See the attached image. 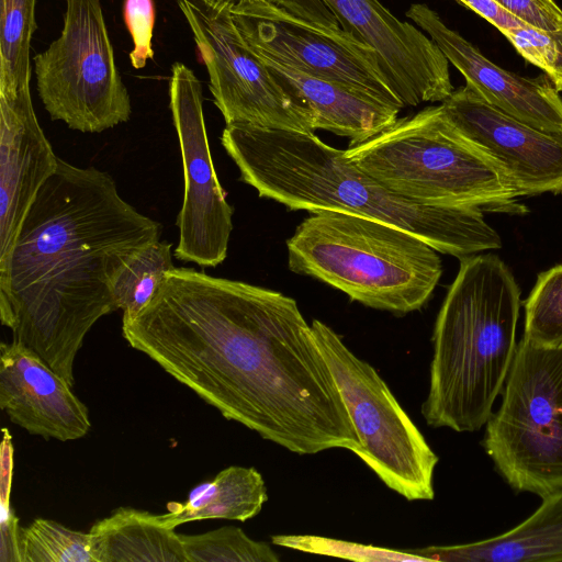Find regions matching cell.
I'll return each instance as SVG.
<instances>
[{"label":"cell","instance_id":"17","mask_svg":"<svg viewBox=\"0 0 562 562\" xmlns=\"http://www.w3.org/2000/svg\"><path fill=\"white\" fill-rule=\"evenodd\" d=\"M57 164L58 157L37 121L30 87L0 94V263Z\"/></svg>","mask_w":562,"mask_h":562},{"label":"cell","instance_id":"18","mask_svg":"<svg viewBox=\"0 0 562 562\" xmlns=\"http://www.w3.org/2000/svg\"><path fill=\"white\" fill-rule=\"evenodd\" d=\"M259 56V55H258ZM281 81L289 85L316 114V130L363 143L391 126L403 108L359 87L307 74L259 56Z\"/></svg>","mask_w":562,"mask_h":562},{"label":"cell","instance_id":"9","mask_svg":"<svg viewBox=\"0 0 562 562\" xmlns=\"http://www.w3.org/2000/svg\"><path fill=\"white\" fill-rule=\"evenodd\" d=\"M65 3L60 35L33 57L37 92L52 120L82 133H100L130 120L131 98L101 0Z\"/></svg>","mask_w":562,"mask_h":562},{"label":"cell","instance_id":"29","mask_svg":"<svg viewBox=\"0 0 562 562\" xmlns=\"http://www.w3.org/2000/svg\"><path fill=\"white\" fill-rule=\"evenodd\" d=\"M123 18L133 41L130 60L135 69L144 68L154 57L153 31L156 10L153 0H124Z\"/></svg>","mask_w":562,"mask_h":562},{"label":"cell","instance_id":"3","mask_svg":"<svg viewBox=\"0 0 562 562\" xmlns=\"http://www.w3.org/2000/svg\"><path fill=\"white\" fill-rule=\"evenodd\" d=\"M221 143L243 182L289 210H333L385 222L459 259L502 247L481 209L401 195L314 133L228 124Z\"/></svg>","mask_w":562,"mask_h":562},{"label":"cell","instance_id":"19","mask_svg":"<svg viewBox=\"0 0 562 562\" xmlns=\"http://www.w3.org/2000/svg\"><path fill=\"white\" fill-rule=\"evenodd\" d=\"M407 551L429 561L445 562H562V490L542 497L531 516L499 536Z\"/></svg>","mask_w":562,"mask_h":562},{"label":"cell","instance_id":"22","mask_svg":"<svg viewBox=\"0 0 562 562\" xmlns=\"http://www.w3.org/2000/svg\"><path fill=\"white\" fill-rule=\"evenodd\" d=\"M171 243L156 240L134 252L116 273L112 293L122 323L134 319L154 296L172 263Z\"/></svg>","mask_w":562,"mask_h":562},{"label":"cell","instance_id":"7","mask_svg":"<svg viewBox=\"0 0 562 562\" xmlns=\"http://www.w3.org/2000/svg\"><path fill=\"white\" fill-rule=\"evenodd\" d=\"M482 446L504 480L541 498L562 490V348L517 344Z\"/></svg>","mask_w":562,"mask_h":562},{"label":"cell","instance_id":"31","mask_svg":"<svg viewBox=\"0 0 562 562\" xmlns=\"http://www.w3.org/2000/svg\"><path fill=\"white\" fill-rule=\"evenodd\" d=\"M476 14L488 21L499 32L517 26L528 25L520 19L504 10L494 0H457Z\"/></svg>","mask_w":562,"mask_h":562},{"label":"cell","instance_id":"28","mask_svg":"<svg viewBox=\"0 0 562 562\" xmlns=\"http://www.w3.org/2000/svg\"><path fill=\"white\" fill-rule=\"evenodd\" d=\"M527 61L539 67L562 92V29L543 31L529 25L501 32Z\"/></svg>","mask_w":562,"mask_h":562},{"label":"cell","instance_id":"30","mask_svg":"<svg viewBox=\"0 0 562 562\" xmlns=\"http://www.w3.org/2000/svg\"><path fill=\"white\" fill-rule=\"evenodd\" d=\"M504 10L529 26L555 31L562 29V9L554 0H494Z\"/></svg>","mask_w":562,"mask_h":562},{"label":"cell","instance_id":"4","mask_svg":"<svg viewBox=\"0 0 562 562\" xmlns=\"http://www.w3.org/2000/svg\"><path fill=\"white\" fill-rule=\"evenodd\" d=\"M520 288L496 255L460 258L432 331L422 415L434 428L480 430L504 387L517 342Z\"/></svg>","mask_w":562,"mask_h":562},{"label":"cell","instance_id":"13","mask_svg":"<svg viewBox=\"0 0 562 562\" xmlns=\"http://www.w3.org/2000/svg\"><path fill=\"white\" fill-rule=\"evenodd\" d=\"M440 105L454 130L503 172L519 198L562 193V134L506 114L468 86Z\"/></svg>","mask_w":562,"mask_h":562},{"label":"cell","instance_id":"6","mask_svg":"<svg viewBox=\"0 0 562 562\" xmlns=\"http://www.w3.org/2000/svg\"><path fill=\"white\" fill-rule=\"evenodd\" d=\"M345 155L389 189L422 203L528 212L509 180L454 130L440 104L397 119Z\"/></svg>","mask_w":562,"mask_h":562},{"label":"cell","instance_id":"20","mask_svg":"<svg viewBox=\"0 0 562 562\" xmlns=\"http://www.w3.org/2000/svg\"><path fill=\"white\" fill-rule=\"evenodd\" d=\"M88 533L95 562H188L180 535L148 512L117 508Z\"/></svg>","mask_w":562,"mask_h":562},{"label":"cell","instance_id":"16","mask_svg":"<svg viewBox=\"0 0 562 562\" xmlns=\"http://www.w3.org/2000/svg\"><path fill=\"white\" fill-rule=\"evenodd\" d=\"M71 387L31 349L0 345V407L27 432L59 441L89 432L88 409Z\"/></svg>","mask_w":562,"mask_h":562},{"label":"cell","instance_id":"8","mask_svg":"<svg viewBox=\"0 0 562 562\" xmlns=\"http://www.w3.org/2000/svg\"><path fill=\"white\" fill-rule=\"evenodd\" d=\"M312 328L360 439L357 457L407 501L434 499L439 458L385 381L331 327L314 319Z\"/></svg>","mask_w":562,"mask_h":562},{"label":"cell","instance_id":"25","mask_svg":"<svg viewBox=\"0 0 562 562\" xmlns=\"http://www.w3.org/2000/svg\"><path fill=\"white\" fill-rule=\"evenodd\" d=\"M19 562H95L89 533L37 518L19 529Z\"/></svg>","mask_w":562,"mask_h":562},{"label":"cell","instance_id":"27","mask_svg":"<svg viewBox=\"0 0 562 562\" xmlns=\"http://www.w3.org/2000/svg\"><path fill=\"white\" fill-rule=\"evenodd\" d=\"M271 542L279 547H285L306 553L336 557L360 562L429 561L407 550L398 551L375 547L373 544H362L315 535H276L271 537Z\"/></svg>","mask_w":562,"mask_h":562},{"label":"cell","instance_id":"15","mask_svg":"<svg viewBox=\"0 0 562 562\" xmlns=\"http://www.w3.org/2000/svg\"><path fill=\"white\" fill-rule=\"evenodd\" d=\"M488 104L538 130L562 134V98L546 76L522 77L486 58L473 44L450 29L425 3L405 12Z\"/></svg>","mask_w":562,"mask_h":562},{"label":"cell","instance_id":"12","mask_svg":"<svg viewBox=\"0 0 562 562\" xmlns=\"http://www.w3.org/2000/svg\"><path fill=\"white\" fill-rule=\"evenodd\" d=\"M227 5L240 34L257 55L359 87L404 108L374 49L344 29L315 26L254 1Z\"/></svg>","mask_w":562,"mask_h":562},{"label":"cell","instance_id":"24","mask_svg":"<svg viewBox=\"0 0 562 562\" xmlns=\"http://www.w3.org/2000/svg\"><path fill=\"white\" fill-rule=\"evenodd\" d=\"M522 303V338L536 347L562 348V265L539 273Z\"/></svg>","mask_w":562,"mask_h":562},{"label":"cell","instance_id":"2","mask_svg":"<svg viewBox=\"0 0 562 562\" xmlns=\"http://www.w3.org/2000/svg\"><path fill=\"white\" fill-rule=\"evenodd\" d=\"M160 235V223L126 202L110 173L58 158L0 263L2 325L74 386L86 335L117 310L116 273Z\"/></svg>","mask_w":562,"mask_h":562},{"label":"cell","instance_id":"23","mask_svg":"<svg viewBox=\"0 0 562 562\" xmlns=\"http://www.w3.org/2000/svg\"><path fill=\"white\" fill-rule=\"evenodd\" d=\"M36 0H1L0 94L30 87L31 40L37 27Z\"/></svg>","mask_w":562,"mask_h":562},{"label":"cell","instance_id":"14","mask_svg":"<svg viewBox=\"0 0 562 562\" xmlns=\"http://www.w3.org/2000/svg\"><path fill=\"white\" fill-rule=\"evenodd\" d=\"M341 27L370 45L404 106L442 102L453 91L449 61L415 24L401 21L379 0H322Z\"/></svg>","mask_w":562,"mask_h":562},{"label":"cell","instance_id":"21","mask_svg":"<svg viewBox=\"0 0 562 562\" xmlns=\"http://www.w3.org/2000/svg\"><path fill=\"white\" fill-rule=\"evenodd\" d=\"M267 501L265 480L255 468L231 465L193 488L186 503L169 504V512L156 518L172 529L204 519L246 521L257 516Z\"/></svg>","mask_w":562,"mask_h":562},{"label":"cell","instance_id":"5","mask_svg":"<svg viewBox=\"0 0 562 562\" xmlns=\"http://www.w3.org/2000/svg\"><path fill=\"white\" fill-rule=\"evenodd\" d=\"M290 270L327 283L366 306L407 314L430 299L438 251L420 237L366 216L319 210L286 241Z\"/></svg>","mask_w":562,"mask_h":562},{"label":"cell","instance_id":"1","mask_svg":"<svg viewBox=\"0 0 562 562\" xmlns=\"http://www.w3.org/2000/svg\"><path fill=\"white\" fill-rule=\"evenodd\" d=\"M131 347L260 437L297 454L361 442L294 299L192 268L167 272L122 323Z\"/></svg>","mask_w":562,"mask_h":562},{"label":"cell","instance_id":"11","mask_svg":"<svg viewBox=\"0 0 562 562\" xmlns=\"http://www.w3.org/2000/svg\"><path fill=\"white\" fill-rule=\"evenodd\" d=\"M170 111L181 151L184 191L176 225L178 260L216 267L227 257L233 207L216 176L203 114L201 82L184 64L171 66Z\"/></svg>","mask_w":562,"mask_h":562},{"label":"cell","instance_id":"10","mask_svg":"<svg viewBox=\"0 0 562 562\" xmlns=\"http://www.w3.org/2000/svg\"><path fill=\"white\" fill-rule=\"evenodd\" d=\"M177 3L206 67L210 91L226 125L316 131L317 119L312 108L252 50L228 5L212 9L198 0Z\"/></svg>","mask_w":562,"mask_h":562},{"label":"cell","instance_id":"26","mask_svg":"<svg viewBox=\"0 0 562 562\" xmlns=\"http://www.w3.org/2000/svg\"><path fill=\"white\" fill-rule=\"evenodd\" d=\"M188 562H278L279 554L266 541L243 529L225 526L201 535H180Z\"/></svg>","mask_w":562,"mask_h":562}]
</instances>
